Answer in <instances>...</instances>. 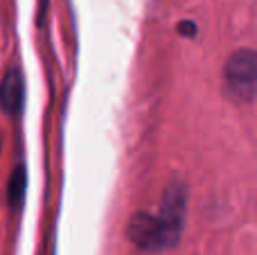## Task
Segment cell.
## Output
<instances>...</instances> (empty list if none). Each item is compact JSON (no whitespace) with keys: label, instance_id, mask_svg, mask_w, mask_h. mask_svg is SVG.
Here are the masks:
<instances>
[{"label":"cell","instance_id":"5b68a950","mask_svg":"<svg viewBox=\"0 0 257 255\" xmlns=\"http://www.w3.org/2000/svg\"><path fill=\"white\" fill-rule=\"evenodd\" d=\"M178 32H183V34H187V36H194L196 27L192 25V23H181V25H178Z\"/></svg>","mask_w":257,"mask_h":255},{"label":"cell","instance_id":"277c9868","mask_svg":"<svg viewBox=\"0 0 257 255\" xmlns=\"http://www.w3.org/2000/svg\"><path fill=\"white\" fill-rule=\"evenodd\" d=\"M23 192H25V170L16 167L12 174V181H9V203H12L14 208L21 206Z\"/></svg>","mask_w":257,"mask_h":255},{"label":"cell","instance_id":"7a4b0ae2","mask_svg":"<svg viewBox=\"0 0 257 255\" xmlns=\"http://www.w3.org/2000/svg\"><path fill=\"white\" fill-rule=\"evenodd\" d=\"M223 88L232 102L246 104L257 95V52L237 50L223 68Z\"/></svg>","mask_w":257,"mask_h":255},{"label":"cell","instance_id":"3957f363","mask_svg":"<svg viewBox=\"0 0 257 255\" xmlns=\"http://www.w3.org/2000/svg\"><path fill=\"white\" fill-rule=\"evenodd\" d=\"M0 97H3V108L7 113H16L23 106V77L18 70H9L0 86Z\"/></svg>","mask_w":257,"mask_h":255},{"label":"cell","instance_id":"6da1fadb","mask_svg":"<svg viewBox=\"0 0 257 255\" xmlns=\"http://www.w3.org/2000/svg\"><path fill=\"white\" fill-rule=\"evenodd\" d=\"M185 188L178 183L169 185L163 194L158 212H138L133 215L126 235L138 248L160 253L172 248L181 239L185 224Z\"/></svg>","mask_w":257,"mask_h":255}]
</instances>
